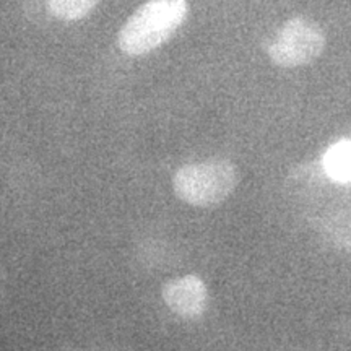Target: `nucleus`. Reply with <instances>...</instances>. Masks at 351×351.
<instances>
[{"label": "nucleus", "instance_id": "nucleus-1", "mask_svg": "<svg viewBox=\"0 0 351 351\" xmlns=\"http://www.w3.org/2000/svg\"><path fill=\"white\" fill-rule=\"evenodd\" d=\"M186 15V0H148L122 26L117 44L129 56L148 54L168 41Z\"/></svg>", "mask_w": 351, "mask_h": 351}, {"label": "nucleus", "instance_id": "nucleus-2", "mask_svg": "<svg viewBox=\"0 0 351 351\" xmlns=\"http://www.w3.org/2000/svg\"><path fill=\"white\" fill-rule=\"evenodd\" d=\"M239 174L228 160H208L176 171V195L192 207L210 208L223 204L238 186Z\"/></svg>", "mask_w": 351, "mask_h": 351}, {"label": "nucleus", "instance_id": "nucleus-3", "mask_svg": "<svg viewBox=\"0 0 351 351\" xmlns=\"http://www.w3.org/2000/svg\"><path fill=\"white\" fill-rule=\"evenodd\" d=\"M326 33L306 16L288 20L271 39L267 54L280 67H301L314 62L326 49Z\"/></svg>", "mask_w": 351, "mask_h": 351}, {"label": "nucleus", "instance_id": "nucleus-4", "mask_svg": "<svg viewBox=\"0 0 351 351\" xmlns=\"http://www.w3.org/2000/svg\"><path fill=\"white\" fill-rule=\"evenodd\" d=\"M163 300L179 317L197 319L207 311L208 289L200 276L186 275L165 285Z\"/></svg>", "mask_w": 351, "mask_h": 351}, {"label": "nucleus", "instance_id": "nucleus-5", "mask_svg": "<svg viewBox=\"0 0 351 351\" xmlns=\"http://www.w3.org/2000/svg\"><path fill=\"white\" fill-rule=\"evenodd\" d=\"M324 166L337 181H351V140L332 145L324 158Z\"/></svg>", "mask_w": 351, "mask_h": 351}, {"label": "nucleus", "instance_id": "nucleus-6", "mask_svg": "<svg viewBox=\"0 0 351 351\" xmlns=\"http://www.w3.org/2000/svg\"><path fill=\"white\" fill-rule=\"evenodd\" d=\"M98 3L99 0H47L51 15L64 21L83 19Z\"/></svg>", "mask_w": 351, "mask_h": 351}, {"label": "nucleus", "instance_id": "nucleus-7", "mask_svg": "<svg viewBox=\"0 0 351 351\" xmlns=\"http://www.w3.org/2000/svg\"><path fill=\"white\" fill-rule=\"evenodd\" d=\"M73 351H85V350H73Z\"/></svg>", "mask_w": 351, "mask_h": 351}]
</instances>
